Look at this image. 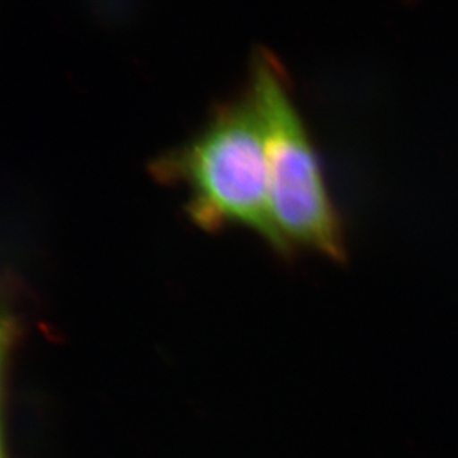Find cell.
<instances>
[{
	"instance_id": "cell-1",
	"label": "cell",
	"mask_w": 458,
	"mask_h": 458,
	"mask_svg": "<svg viewBox=\"0 0 458 458\" xmlns=\"http://www.w3.org/2000/svg\"><path fill=\"white\" fill-rule=\"evenodd\" d=\"M152 172L185 186L195 225L207 231L242 225L286 258L271 219L267 144L249 90L219 105L191 140L157 157Z\"/></svg>"
},
{
	"instance_id": "cell-2",
	"label": "cell",
	"mask_w": 458,
	"mask_h": 458,
	"mask_svg": "<svg viewBox=\"0 0 458 458\" xmlns=\"http://www.w3.org/2000/svg\"><path fill=\"white\" fill-rule=\"evenodd\" d=\"M247 90L264 129L271 219L286 258L304 249L345 261L342 216L284 68L270 51H256Z\"/></svg>"
}]
</instances>
